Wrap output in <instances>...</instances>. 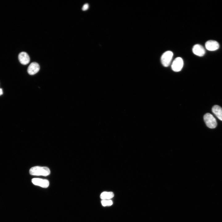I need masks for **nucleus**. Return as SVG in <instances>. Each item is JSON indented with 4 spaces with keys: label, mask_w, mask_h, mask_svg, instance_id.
I'll return each mask as SVG.
<instances>
[{
    "label": "nucleus",
    "mask_w": 222,
    "mask_h": 222,
    "mask_svg": "<svg viewBox=\"0 0 222 222\" xmlns=\"http://www.w3.org/2000/svg\"><path fill=\"white\" fill-rule=\"evenodd\" d=\"M18 58L20 62L23 65L27 64L30 61L29 56L25 52H20L18 55Z\"/></svg>",
    "instance_id": "obj_9"
},
{
    "label": "nucleus",
    "mask_w": 222,
    "mask_h": 222,
    "mask_svg": "<svg viewBox=\"0 0 222 222\" xmlns=\"http://www.w3.org/2000/svg\"><path fill=\"white\" fill-rule=\"evenodd\" d=\"M205 46L207 49L210 51H214L218 49L219 47L218 43L216 41L209 40L205 43Z\"/></svg>",
    "instance_id": "obj_6"
},
{
    "label": "nucleus",
    "mask_w": 222,
    "mask_h": 222,
    "mask_svg": "<svg viewBox=\"0 0 222 222\" xmlns=\"http://www.w3.org/2000/svg\"><path fill=\"white\" fill-rule=\"evenodd\" d=\"M3 94V91L1 88H0V96L2 95Z\"/></svg>",
    "instance_id": "obj_14"
},
{
    "label": "nucleus",
    "mask_w": 222,
    "mask_h": 222,
    "mask_svg": "<svg viewBox=\"0 0 222 222\" xmlns=\"http://www.w3.org/2000/svg\"><path fill=\"white\" fill-rule=\"evenodd\" d=\"M204 119L206 125L208 127L212 129L216 126L217 123L216 120L211 113H206L204 116Z\"/></svg>",
    "instance_id": "obj_2"
},
{
    "label": "nucleus",
    "mask_w": 222,
    "mask_h": 222,
    "mask_svg": "<svg viewBox=\"0 0 222 222\" xmlns=\"http://www.w3.org/2000/svg\"><path fill=\"white\" fill-rule=\"evenodd\" d=\"M29 173L32 175L47 176L50 174V171L47 167L35 166L30 169Z\"/></svg>",
    "instance_id": "obj_1"
},
{
    "label": "nucleus",
    "mask_w": 222,
    "mask_h": 222,
    "mask_svg": "<svg viewBox=\"0 0 222 222\" xmlns=\"http://www.w3.org/2000/svg\"><path fill=\"white\" fill-rule=\"evenodd\" d=\"M40 67L38 63L35 62L31 63L27 68V72L30 75H34L39 71Z\"/></svg>",
    "instance_id": "obj_7"
},
{
    "label": "nucleus",
    "mask_w": 222,
    "mask_h": 222,
    "mask_svg": "<svg viewBox=\"0 0 222 222\" xmlns=\"http://www.w3.org/2000/svg\"><path fill=\"white\" fill-rule=\"evenodd\" d=\"M31 181L34 184L43 188L48 187L49 184V181L46 179L35 178L33 179Z\"/></svg>",
    "instance_id": "obj_5"
},
{
    "label": "nucleus",
    "mask_w": 222,
    "mask_h": 222,
    "mask_svg": "<svg viewBox=\"0 0 222 222\" xmlns=\"http://www.w3.org/2000/svg\"><path fill=\"white\" fill-rule=\"evenodd\" d=\"M183 65V59L180 57H177L172 63L171 68L175 72H179L181 70Z\"/></svg>",
    "instance_id": "obj_4"
},
{
    "label": "nucleus",
    "mask_w": 222,
    "mask_h": 222,
    "mask_svg": "<svg viewBox=\"0 0 222 222\" xmlns=\"http://www.w3.org/2000/svg\"><path fill=\"white\" fill-rule=\"evenodd\" d=\"M212 111L215 116L222 121V108L218 105H215L212 108Z\"/></svg>",
    "instance_id": "obj_10"
},
{
    "label": "nucleus",
    "mask_w": 222,
    "mask_h": 222,
    "mask_svg": "<svg viewBox=\"0 0 222 222\" xmlns=\"http://www.w3.org/2000/svg\"><path fill=\"white\" fill-rule=\"evenodd\" d=\"M192 51L195 55L199 56H203L205 53V50L203 47L201 45L196 44L193 47Z\"/></svg>",
    "instance_id": "obj_8"
},
{
    "label": "nucleus",
    "mask_w": 222,
    "mask_h": 222,
    "mask_svg": "<svg viewBox=\"0 0 222 222\" xmlns=\"http://www.w3.org/2000/svg\"><path fill=\"white\" fill-rule=\"evenodd\" d=\"M113 196L114 194L112 192H103L100 195L101 198L103 200H109Z\"/></svg>",
    "instance_id": "obj_11"
},
{
    "label": "nucleus",
    "mask_w": 222,
    "mask_h": 222,
    "mask_svg": "<svg viewBox=\"0 0 222 222\" xmlns=\"http://www.w3.org/2000/svg\"><path fill=\"white\" fill-rule=\"evenodd\" d=\"M173 54L171 51L165 52L161 56V60L162 65L165 67H168L170 64Z\"/></svg>",
    "instance_id": "obj_3"
},
{
    "label": "nucleus",
    "mask_w": 222,
    "mask_h": 222,
    "mask_svg": "<svg viewBox=\"0 0 222 222\" xmlns=\"http://www.w3.org/2000/svg\"><path fill=\"white\" fill-rule=\"evenodd\" d=\"M102 205L104 206H111L113 204L111 200H102L101 202Z\"/></svg>",
    "instance_id": "obj_12"
},
{
    "label": "nucleus",
    "mask_w": 222,
    "mask_h": 222,
    "mask_svg": "<svg viewBox=\"0 0 222 222\" xmlns=\"http://www.w3.org/2000/svg\"><path fill=\"white\" fill-rule=\"evenodd\" d=\"M89 7L88 4V3L84 4L82 7V10H87Z\"/></svg>",
    "instance_id": "obj_13"
}]
</instances>
